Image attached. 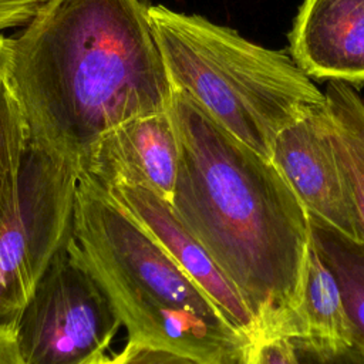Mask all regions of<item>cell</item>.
Listing matches in <instances>:
<instances>
[{
	"mask_svg": "<svg viewBox=\"0 0 364 364\" xmlns=\"http://www.w3.org/2000/svg\"><path fill=\"white\" fill-rule=\"evenodd\" d=\"M148 0H48L11 37L9 82L28 148L80 173L95 142L168 111L172 85Z\"/></svg>",
	"mask_w": 364,
	"mask_h": 364,
	"instance_id": "cell-1",
	"label": "cell"
},
{
	"mask_svg": "<svg viewBox=\"0 0 364 364\" xmlns=\"http://www.w3.org/2000/svg\"><path fill=\"white\" fill-rule=\"evenodd\" d=\"M179 142L171 206L252 311L257 334L284 337L310 247L309 213L273 162L191 94L173 88Z\"/></svg>",
	"mask_w": 364,
	"mask_h": 364,
	"instance_id": "cell-2",
	"label": "cell"
},
{
	"mask_svg": "<svg viewBox=\"0 0 364 364\" xmlns=\"http://www.w3.org/2000/svg\"><path fill=\"white\" fill-rule=\"evenodd\" d=\"M71 236L114 304L128 341L164 347L203 364H240L250 338L108 192L80 173Z\"/></svg>",
	"mask_w": 364,
	"mask_h": 364,
	"instance_id": "cell-3",
	"label": "cell"
},
{
	"mask_svg": "<svg viewBox=\"0 0 364 364\" xmlns=\"http://www.w3.org/2000/svg\"><path fill=\"white\" fill-rule=\"evenodd\" d=\"M149 18L172 88L191 94L269 159L276 134L326 100L283 51L255 44L203 16L161 4H151Z\"/></svg>",
	"mask_w": 364,
	"mask_h": 364,
	"instance_id": "cell-4",
	"label": "cell"
},
{
	"mask_svg": "<svg viewBox=\"0 0 364 364\" xmlns=\"http://www.w3.org/2000/svg\"><path fill=\"white\" fill-rule=\"evenodd\" d=\"M11 323L24 364H84L104 355L122 326L71 233Z\"/></svg>",
	"mask_w": 364,
	"mask_h": 364,
	"instance_id": "cell-5",
	"label": "cell"
},
{
	"mask_svg": "<svg viewBox=\"0 0 364 364\" xmlns=\"http://www.w3.org/2000/svg\"><path fill=\"white\" fill-rule=\"evenodd\" d=\"M80 172L27 148L18 202L0 230V326L11 323L67 242Z\"/></svg>",
	"mask_w": 364,
	"mask_h": 364,
	"instance_id": "cell-6",
	"label": "cell"
},
{
	"mask_svg": "<svg viewBox=\"0 0 364 364\" xmlns=\"http://www.w3.org/2000/svg\"><path fill=\"white\" fill-rule=\"evenodd\" d=\"M270 161L310 216L364 242L353 198L334 154L326 100L276 134Z\"/></svg>",
	"mask_w": 364,
	"mask_h": 364,
	"instance_id": "cell-7",
	"label": "cell"
},
{
	"mask_svg": "<svg viewBox=\"0 0 364 364\" xmlns=\"http://www.w3.org/2000/svg\"><path fill=\"white\" fill-rule=\"evenodd\" d=\"M179 161V142L168 108L131 118L107 131L92 146L82 172L104 186L127 183L146 188L171 203Z\"/></svg>",
	"mask_w": 364,
	"mask_h": 364,
	"instance_id": "cell-8",
	"label": "cell"
},
{
	"mask_svg": "<svg viewBox=\"0 0 364 364\" xmlns=\"http://www.w3.org/2000/svg\"><path fill=\"white\" fill-rule=\"evenodd\" d=\"M105 188L213 300L235 330L247 338L257 334L256 320L243 297L202 243L182 223L169 202L142 186L115 183Z\"/></svg>",
	"mask_w": 364,
	"mask_h": 364,
	"instance_id": "cell-9",
	"label": "cell"
},
{
	"mask_svg": "<svg viewBox=\"0 0 364 364\" xmlns=\"http://www.w3.org/2000/svg\"><path fill=\"white\" fill-rule=\"evenodd\" d=\"M289 50L310 78L363 85L364 0H303Z\"/></svg>",
	"mask_w": 364,
	"mask_h": 364,
	"instance_id": "cell-10",
	"label": "cell"
},
{
	"mask_svg": "<svg viewBox=\"0 0 364 364\" xmlns=\"http://www.w3.org/2000/svg\"><path fill=\"white\" fill-rule=\"evenodd\" d=\"M284 337L331 347L351 346L340 287L318 256L311 239L299 301Z\"/></svg>",
	"mask_w": 364,
	"mask_h": 364,
	"instance_id": "cell-11",
	"label": "cell"
},
{
	"mask_svg": "<svg viewBox=\"0 0 364 364\" xmlns=\"http://www.w3.org/2000/svg\"><path fill=\"white\" fill-rule=\"evenodd\" d=\"M324 97L334 154L364 233V100L337 81H328Z\"/></svg>",
	"mask_w": 364,
	"mask_h": 364,
	"instance_id": "cell-12",
	"label": "cell"
},
{
	"mask_svg": "<svg viewBox=\"0 0 364 364\" xmlns=\"http://www.w3.org/2000/svg\"><path fill=\"white\" fill-rule=\"evenodd\" d=\"M310 239L340 287L351 347L364 354V242L309 215Z\"/></svg>",
	"mask_w": 364,
	"mask_h": 364,
	"instance_id": "cell-13",
	"label": "cell"
},
{
	"mask_svg": "<svg viewBox=\"0 0 364 364\" xmlns=\"http://www.w3.org/2000/svg\"><path fill=\"white\" fill-rule=\"evenodd\" d=\"M27 148L26 118L7 77L0 82V230L16 212Z\"/></svg>",
	"mask_w": 364,
	"mask_h": 364,
	"instance_id": "cell-14",
	"label": "cell"
},
{
	"mask_svg": "<svg viewBox=\"0 0 364 364\" xmlns=\"http://www.w3.org/2000/svg\"><path fill=\"white\" fill-rule=\"evenodd\" d=\"M240 364H299V361L289 338L256 334L249 340Z\"/></svg>",
	"mask_w": 364,
	"mask_h": 364,
	"instance_id": "cell-15",
	"label": "cell"
},
{
	"mask_svg": "<svg viewBox=\"0 0 364 364\" xmlns=\"http://www.w3.org/2000/svg\"><path fill=\"white\" fill-rule=\"evenodd\" d=\"M299 364H364V354L354 347H331L301 338H289Z\"/></svg>",
	"mask_w": 364,
	"mask_h": 364,
	"instance_id": "cell-16",
	"label": "cell"
},
{
	"mask_svg": "<svg viewBox=\"0 0 364 364\" xmlns=\"http://www.w3.org/2000/svg\"><path fill=\"white\" fill-rule=\"evenodd\" d=\"M111 360L112 364H203L169 348L134 341H127L122 351Z\"/></svg>",
	"mask_w": 364,
	"mask_h": 364,
	"instance_id": "cell-17",
	"label": "cell"
},
{
	"mask_svg": "<svg viewBox=\"0 0 364 364\" xmlns=\"http://www.w3.org/2000/svg\"><path fill=\"white\" fill-rule=\"evenodd\" d=\"M48 0H0V31L24 27Z\"/></svg>",
	"mask_w": 364,
	"mask_h": 364,
	"instance_id": "cell-18",
	"label": "cell"
},
{
	"mask_svg": "<svg viewBox=\"0 0 364 364\" xmlns=\"http://www.w3.org/2000/svg\"><path fill=\"white\" fill-rule=\"evenodd\" d=\"M0 364H24L17 348L13 323L0 326Z\"/></svg>",
	"mask_w": 364,
	"mask_h": 364,
	"instance_id": "cell-19",
	"label": "cell"
},
{
	"mask_svg": "<svg viewBox=\"0 0 364 364\" xmlns=\"http://www.w3.org/2000/svg\"><path fill=\"white\" fill-rule=\"evenodd\" d=\"M11 55V37H4L0 34V82L9 77Z\"/></svg>",
	"mask_w": 364,
	"mask_h": 364,
	"instance_id": "cell-20",
	"label": "cell"
},
{
	"mask_svg": "<svg viewBox=\"0 0 364 364\" xmlns=\"http://www.w3.org/2000/svg\"><path fill=\"white\" fill-rule=\"evenodd\" d=\"M84 364H112V360L104 354V355L92 358V360H90V361H87Z\"/></svg>",
	"mask_w": 364,
	"mask_h": 364,
	"instance_id": "cell-21",
	"label": "cell"
}]
</instances>
